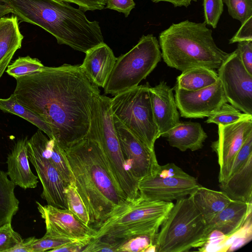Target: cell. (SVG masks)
Returning a JSON list of instances; mask_svg holds the SVG:
<instances>
[{
    "instance_id": "6da1fadb",
    "label": "cell",
    "mask_w": 252,
    "mask_h": 252,
    "mask_svg": "<svg viewBox=\"0 0 252 252\" xmlns=\"http://www.w3.org/2000/svg\"><path fill=\"white\" fill-rule=\"evenodd\" d=\"M14 94L18 100L50 127L53 138L64 150L87 136L98 87L80 64L45 66L15 78Z\"/></svg>"
},
{
    "instance_id": "7a4b0ae2",
    "label": "cell",
    "mask_w": 252,
    "mask_h": 252,
    "mask_svg": "<svg viewBox=\"0 0 252 252\" xmlns=\"http://www.w3.org/2000/svg\"><path fill=\"white\" fill-rule=\"evenodd\" d=\"M65 151L74 186L93 227L104 221L127 200L97 142L86 137Z\"/></svg>"
},
{
    "instance_id": "3957f363",
    "label": "cell",
    "mask_w": 252,
    "mask_h": 252,
    "mask_svg": "<svg viewBox=\"0 0 252 252\" xmlns=\"http://www.w3.org/2000/svg\"><path fill=\"white\" fill-rule=\"evenodd\" d=\"M158 42L164 63L182 72L198 67L218 69L231 54L218 47L204 22L173 23L160 33Z\"/></svg>"
},
{
    "instance_id": "277c9868",
    "label": "cell",
    "mask_w": 252,
    "mask_h": 252,
    "mask_svg": "<svg viewBox=\"0 0 252 252\" xmlns=\"http://www.w3.org/2000/svg\"><path fill=\"white\" fill-rule=\"evenodd\" d=\"M174 203L148 201L139 196L127 201L103 222L93 226L94 238L126 239L140 235L156 237Z\"/></svg>"
},
{
    "instance_id": "5b68a950",
    "label": "cell",
    "mask_w": 252,
    "mask_h": 252,
    "mask_svg": "<svg viewBox=\"0 0 252 252\" xmlns=\"http://www.w3.org/2000/svg\"><path fill=\"white\" fill-rule=\"evenodd\" d=\"M111 100L100 94L94 98L86 137L98 143L121 189L127 198H131L138 192V181L129 171L124 158L114 127Z\"/></svg>"
},
{
    "instance_id": "8992f818",
    "label": "cell",
    "mask_w": 252,
    "mask_h": 252,
    "mask_svg": "<svg viewBox=\"0 0 252 252\" xmlns=\"http://www.w3.org/2000/svg\"><path fill=\"white\" fill-rule=\"evenodd\" d=\"M155 239L156 252H185L202 246L207 224L191 196L177 200Z\"/></svg>"
},
{
    "instance_id": "52a82bcc",
    "label": "cell",
    "mask_w": 252,
    "mask_h": 252,
    "mask_svg": "<svg viewBox=\"0 0 252 252\" xmlns=\"http://www.w3.org/2000/svg\"><path fill=\"white\" fill-rule=\"evenodd\" d=\"M161 59L159 42L153 34L143 35L128 52L117 58L103 88L105 94L115 95L139 85Z\"/></svg>"
},
{
    "instance_id": "ba28073f",
    "label": "cell",
    "mask_w": 252,
    "mask_h": 252,
    "mask_svg": "<svg viewBox=\"0 0 252 252\" xmlns=\"http://www.w3.org/2000/svg\"><path fill=\"white\" fill-rule=\"evenodd\" d=\"M150 86L147 83L115 95L111 106L113 115L146 146L155 150L160 134L153 113Z\"/></svg>"
},
{
    "instance_id": "9c48e42d",
    "label": "cell",
    "mask_w": 252,
    "mask_h": 252,
    "mask_svg": "<svg viewBox=\"0 0 252 252\" xmlns=\"http://www.w3.org/2000/svg\"><path fill=\"white\" fill-rule=\"evenodd\" d=\"M201 185L174 163L159 165L154 175L138 182L139 196L148 201L172 202L191 195Z\"/></svg>"
},
{
    "instance_id": "30bf717a",
    "label": "cell",
    "mask_w": 252,
    "mask_h": 252,
    "mask_svg": "<svg viewBox=\"0 0 252 252\" xmlns=\"http://www.w3.org/2000/svg\"><path fill=\"white\" fill-rule=\"evenodd\" d=\"M218 69V77L227 102L252 115V75L243 64L237 49Z\"/></svg>"
},
{
    "instance_id": "8fae6325",
    "label": "cell",
    "mask_w": 252,
    "mask_h": 252,
    "mask_svg": "<svg viewBox=\"0 0 252 252\" xmlns=\"http://www.w3.org/2000/svg\"><path fill=\"white\" fill-rule=\"evenodd\" d=\"M28 155L42 186L41 198L48 205L68 209L65 189L68 185L45 154L36 132L28 139Z\"/></svg>"
},
{
    "instance_id": "7c38bea8",
    "label": "cell",
    "mask_w": 252,
    "mask_h": 252,
    "mask_svg": "<svg viewBox=\"0 0 252 252\" xmlns=\"http://www.w3.org/2000/svg\"><path fill=\"white\" fill-rule=\"evenodd\" d=\"M113 122L121 148L128 170L138 182L154 175L159 164L155 150H151L135 137L114 115Z\"/></svg>"
},
{
    "instance_id": "4fadbf2b",
    "label": "cell",
    "mask_w": 252,
    "mask_h": 252,
    "mask_svg": "<svg viewBox=\"0 0 252 252\" xmlns=\"http://www.w3.org/2000/svg\"><path fill=\"white\" fill-rule=\"evenodd\" d=\"M175 99L181 117L185 118L208 117L227 102L220 81L195 91H188L176 85Z\"/></svg>"
},
{
    "instance_id": "5bb4252c",
    "label": "cell",
    "mask_w": 252,
    "mask_h": 252,
    "mask_svg": "<svg viewBox=\"0 0 252 252\" xmlns=\"http://www.w3.org/2000/svg\"><path fill=\"white\" fill-rule=\"evenodd\" d=\"M252 134V117L227 125H218V138L211 148L218 157L219 182L223 179L243 144Z\"/></svg>"
},
{
    "instance_id": "9a60e30c",
    "label": "cell",
    "mask_w": 252,
    "mask_h": 252,
    "mask_svg": "<svg viewBox=\"0 0 252 252\" xmlns=\"http://www.w3.org/2000/svg\"><path fill=\"white\" fill-rule=\"evenodd\" d=\"M37 209L44 220L46 233L74 240L92 239L96 230L86 225L68 209L50 205H42L36 201Z\"/></svg>"
},
{
    "instance_id": "2e32d148",
    "label": "cell",
    "mask_w": 252,
    "mask_h": 252,
    "mask_svg": "<svg viewBox=\"0 0 252 252\" xmlns=\"http://www.w3.org/2000/svg\"><path fill=\"white\" fill-rule=\"evenodd\" d=\"M173 91L164 81L149 89L154 119L162 137L180 122Z\"/></svg>"
},
{
    "instance_id": "e0dca14e",
    "label": "cell",
    "mask_w": 252,
    "mask_h": 252,
    "mask_svg": "<svg viewBox=\"0 0 252 252\" xmlns=\"http://www.w3.org/2000/svg\"><path fill=\"white\" fill-rule=\"evenodd\" d=\"M28 142L27 136L18 140L6 160L9 179L16 186L24 189L35 188L38 183L37 176L33 173L30 166Z\"/></svg>"
},
{
    "instance_id": "ac0fdd59",
    "label": "cell",
    "mask_w": 252,
    "mask_h": 252,
    "mask_svg": "<svg viewBox=\"0 0 252 252\" xmlns=\"http://www.w3.org/2000/svg\"><path fill=\"white\" fill-rule=\"evenodd\" d=\"M82 69L91 82L104 88L116 61L112 50L104 42L85 53Z\"/></svg>"
},
{
    "instance_id": "d6986e66",
    "label": "cell",
    "mask_w": 252,
    "mask_h": 252,
    "mask_svg": "<svg viewBox=\"0 0 252 252\" xmlns=\"http://www.w3.org/2000/svg\"><path fill=\"white\" fill-rule=\"evenodd\" d=\"M252 203L232 200L207 224V235L217 231L225 236H230L243 227L252 218Z\"/></svg>"
},
{
    "instance_id": "ffe728a7",
    "label": "cell",
    "mask_w": 252,
    "mask_h": 252,
    "mask_svg": "<svg viewBox=\"0 0 252 252\" xmlns=\"http://www.w3.org/2000/svg\"><path fill=\"white\" fill-rule=\"evenodd\" d=\"M164 137L167 138L170 146L182 152L187 150L195 151L203 147L207 134L199 123L180 122Z\"/></svg>"
},
{
    "instance_id": "44dd1931",
    "label": "cell",
    "mask_w": 252,
    "mask_h": 252,
    "mask_svg": "<svg viewBox=\"0 0 252 252\" xmlns=\"http://www.w3.org/2000/svg\"><path fill=\"white\" fill-rule=\"evenodd\" d=\"M220 187L232 200L252 203V156Z\"/></svg>"
},
{
    "instance_id": "7402d4cb",
    "label": "cell",
    "mask_w": 252,
    "mask_h": 252,
    "mask_svg": "<svg viewBox=\"0 0 252 252\" xmlns=\"http://www.w3.org/2000/svg\"><path fill=\"white\" fill-rule=\"evenodd\" d=\"M190 196L207 224L232 201L222 191L211 189L201 186Z\"/></svg>"
},
{
    "instance_id": "603a6c76",
    "label": "cell",
    "mask_w": 252,
    "mask_h": 252,
    "mask_svg": "<svg viewBox=\"0 0 252 252\" xmlns=\"http://www.w3.org/2000/svg\"><path fill=\"white\" fill-rule=\"evenodd\" d=\"M43 150L58 170L65 182L69 185L74 183V179L71 170L65 151L62 149L54 138H49L43 132L36 131Z\"/></svg>"
},
{
    "instance_id": "cb8c5ba5",
    "label": "cell",
    "mask_w": 252,
    "mask_h": 252,
    "mask_svg": "<svg viewBox=\"0 0 252 252\" xmlns=\"http://www.w3.org/2000/svg\"><path fill=\"white\" fill-rule=\"evenodd\" d=\"M23 38L16 16L0 18V62L21 48Z\"/></svg>"
},
{
    "instance_id": "d4e9b609",
    "label": "cell",
    "mask_w": 252,
    "mask_h": 252,
    "mask_svg": "<svg viewBox=\"0 0 252 252\" xmlns=\"http://www.w3.org/2000/svg\"><path fill=\"white\" fill-rule=\"evenodd\" d=\"M177 77L176 85L188 91H195L210 86L218 80V73L213 69L198 67L186 70Z\"/></svg>"
},
{
    "instance_id": "484cf974",
    "label": "cell",
    "mask_w": 252,
    "mask_h": 252,
    "mask_svg": "<svg viewBox=\"0 0 252 252\" xmlns=\"http://www.w3.org/2000/svg\"><path fill=\"white\" fill-rule=\"evenodd\" d=\"M16 186L8 178L7 172L0 171V227L11 223L20 202L15 196Z\"/></svg>"
},
{
    "instance_id": "4316f807",
    "label": "cell",
    "mask_w": 252,
    "mask_h": 252,
    "mask_svg": "<svg viewBox=\"0 0 252 252\" xmlns=\"http://www.w3.org/2000/svg\"><path fill=\"white\" fill-rule=\"evenodd\" d=\"M0 110L16 115L29 122L43 131L49 138L53 135L49 125L29 109L22 104L14 94L7 98H0Z\"/></svg>"
},
{
    "instance_id": "83f0119b",
    "label": "cell",
    "mask_w": 252,
    "mask_h": 252,
    "mask_svg": "<svg viewBox=\"0 0 252 252\" xmlns=\"http://www.w3.org/2000/svg\"><path fill=\"white\" fill-rule=\"evenodd\" d=\"M251 117H252V115L242 113L232 105L226 102L217 111L208 117L205 122L218 125H227Z\"/></svg>"
},
{
    "instance_id": "f1b7e54d",
    "label": "cell",
    "mask_w": 252,
    "mask_h": 252,
    "mask_svg": "<svg viewBox=\"0 0 252 252\" xmlns=\"http://www.w3.org/2000/svg\"><path fill=\"white\" fill-rule=\"evenodd\" d=\"M44 65L38 59L29 56L19 57L8 64L6 72L15 79L41 70Z\"/></svg>"
},
{
    "instance_id": "f546056e",
    "label": "cell",
    "mask_w": 252,
    "mask_h": 252,
    "mask_svg": "<svg viewBox=\"0 0 252 252\" xmlns=\"http://www.w3.org/2000/svg\"><path fill=\"white\" fill-rule=\"evenodd\" d=\"M65 194L68 209L86 225H91L89 213L74 183L67 186Z\"/></svg>"
},
{
    "instance_id": "4dcf8cb0",
    "label": "cell",
    "mask_w": 252,
    "mask_h": 252,
    "mask_svg": "<svg viewBox=\"0 0 252 252\" xmlns=\"http://www.w3.org/2000/svg\"><path fill=\"white\" fill-rule=\"evenodd\" d=\"M75 241L78 240L45 233V235L39 239L32 237L30 250L31 252H51L53 250Z\"/></svg>"
},
{
    "instance_id": "1f68e13d",
    "label": "cell",
    "mask_w": 252,
    "mask_h": 252,
    "mask_svg": "<svg viewBox=\"0 0 252 252\" xmlns=\"http://www.w3.org/2000/svg\"><path fill=\"white\" fill-rule=\"evenodd\" d=\"M155 237L140 235L124 239L118 252H156Z\"/></svg>"
},
{
    "instance_id": "d6a6232c",
    "label": "cell",
    "mask_w": 252,
    "mask_h": 252,
    "mask_svg": "<svg viewBox=\"0 0 252 252\" xmlns=\"http://www.w3.org/2000/svg\"><path fill=\"white\" fill-rule=\"evenodd\" d=\"M230 16L241 24L252 16V0H223Z\"/></svg>"
},
{
    "instance_id": "836d02e7",
    "label": "cell",
    "mask_w": 252,
    "mask_h": 252,
    "mask_svg": "<svg viewBox=\"0 0 252 252\" xmlns=\"http://www.w3.org/2000/svg\"><path fill=\"white\" fill-rule=\"evenodd\" d=\"M252 156V134L246 140L242 146L237 153L222 181L227 179L229 176L236 172ZM220 183V182H219Z\"/></svg>"
},
{
    "instance_id": "e575fe53",
    "label": "cell",
    "mask_w": 252,
    "mask_h": 252,
    "mask_svg": "<svg viewBox=\"0 0 252 252\" xmlns=\"http://www.w3.org/2000/svg\"><path fill=\"white\" fill-rule=\"evenodd\" d=\"M204 22L206 25L217 28L223 12V0H203Z\"/></svg>"
},
{
    "instance_id": "d590c367",
    "label": "cell",
    "mask_w": 252,
    "mask_h": 252,
    "mask_svg": "<svg viewBox=\"0 0 252 252\" xmlns=\"http://www.w3.org/2000/svg\"><path fill=\"white\" fill-rule=\"evenodd\" d=\"M23 240L21 236L12 228L11 223L0 227V252H8Z\"/></svg>"
},
{
    "instance_id": "8d00e7d4",
    "label": "cell",
    "mask_w": 252,
    "mask_h": 252,
    "mask_svg": "<svg viewBox=\"0 0 252 252\" xmlns=\"http://www.w3.org/2000/svg\"><path fill=\"white\" fill-rule=\"evenodd\" d=\"M124 239L106 238H93L84 250V252H118Z\"/></svg>"
},
{
    "instance_id": "74e56055",
    "label": "cell",
    "mask_w": 252,
    "mask_h": 252,
    "mask_svg": "<svg viewBox=\"0 0 252 252\" xmlns=\"http://www.w3.org/2000/svg\"><path fill=\"white\" fill-rule=\"evenodd\" d=\"M237 50L246 69L252 75V41L238 42Z\"/></svg>"
},
{
    "instance_id": "f35d334b",
    "label": "cell",
    "mask_w": 252,
    "mask_h": 252,
    "mask_svg": "<svg viewBox=\"0 0 252 252\" xmlns=\"http://www.w3.org/2000/svg\"><path fill=\"white\" fill-rule=\"evenodd\" d=\"M244 41H252V16L242 24L238 31L229 39V44Z\"/></svg>"
},
{
    "instance_id": "ab89813d",
    "label": "cell",
    "mask_w": 252,
    "mask_h": 252,
    "mask_svg": "<svg viewBox=\"0 0 252 252\" xmlns=\"http://www.w3.org/2000/svg\"><path fill=\"white\" fill-rule=\"evenodd\" d=\"M105 8L116 10L128 17L130 11L135 7L133 0H106Z\"/></svg>"
},
{
    "instance_id": "60d3db41",
    "label": "cell",
    "mask_w": 252,
    "mask_h": 252,
    "mask_svg": "<svg viewBox=\"0 0 252 252\" xmlns=\"http://www.w3.org/2000/svg\"><path fill=\"white\" fill-rule=\"evenodd\" d=\"M78 5L84 11L101 10L104 8L106 0H60Z\"/></svg>"
},
{
    "instance_id": "b9f144b4",
    "label": "cell",
    "mask_w": 252,
    "mask_h": 252,
    "mask_svg": "<svg viewBox=\"0 0 252 252\" xmlns=\"http://www.w3.org/2000/svg\"><path fill=\"white\" fill-rule=\"evenodd\" d=\"M92 239L78 240L73 241L64 245L56 249L52 250V252H83L86 247Z\"/></svg>"
},
{
    "instance_id": "7bdbcfd3",
    "label": "cell",
    "mask_w": 252,
    "mask_h": 252,
    "mask_svg": "<svg viewBox=\"0 0 252 252\" xmlns=\"http://www.w3.org/2000/svg\"><path fill=\"white\" fill-rule=\"evenodd\" d=\"M154 2L159 1H166L171 3L175 7L185 6L188 7L191 3L192 1H196V0H152Z\"/></svg>"
},
{
    "instance_id": "ee69618b",
    "label": "cell",
    "mask_w": 252,
    "mask_h": 252,
    "mask_svg": "<svg viewBox=\"0 0 252 252\" xmlns=\"http://www.w3.org/2000/svg\"><path fill=\"white\" fill-rule=\"evenodd\" d=\"M9 13H12V9L4 0H0V18Z\"/></svg>"
},
{
    "instance_id": "f6af8a7d",
    "label": "cell",
    "mask_w": 252,
    "mask_h": 252,
    "mask_svg": "<svg viewBox=\"0 0 252 252\" xmlns=\"http://www.w3.org/2000/svg\"><path fill=\"white\" fill-rule=\"evenodd\" d=\"M6 68V66L5 64L3 63H0V78L2 75Z\"/></svg>"
}]
</instances>
